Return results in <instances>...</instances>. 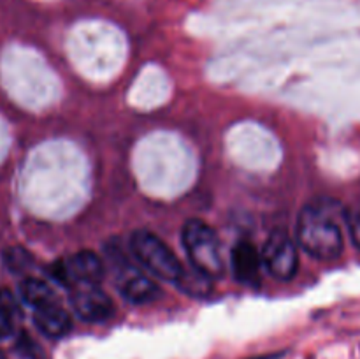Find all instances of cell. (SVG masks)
<instances>
[{"label": "cell", "instance_id": "1", "mask_svg": "<svg viewBox=\"0 0 360 359\" xmlns=\"http://www.w3.org/2000/svg\"><path fill=\"white\" fill-rule=\"evenodd\" d=\"M343 220H347V211L338 201L313 199L299 215L297 243L315 259H338L345 245Z\"/></svg>", "mask_w": 360, "mask_h": 359}, {"label": "cell", "instance_id": "2", "mask_svg": "<svg viewBox=\"0 0 360 359\" xmlns=\"http://www.w3.org/2000/svg\"><path fill=\"white\" fill-rule=\"evenodd\" d=\"M181 234L183 245H185L186 256L192 266L213 280L220 278L225 271V264L221 243L217 232L202 220L192 218L183 225Z\"/></svg>", "mask_w": 360, "mask_h": 359}, {"label": "cell", "instance_id": "3", "mask_svg": "<svg viewBox=\"0 0 360 359\" xmlns=\"http://www.w3.org/2000/svg\"><path fill=\"white\" fill-rule=\"evenodd\" d=\"M130 250L134 257L155 277L167 282H178L185 267L176 253L150 231H136L130 238Z\"/></svg>", "mask_w": 360, "mask_h": 359}, {"label": "cell", "instance_id": "4", "mask_svg": "<svg viewBox=\"0 0 360 359\" xmlns=\"http://www.w3.org/2000/svg\"><path fill=\"white\" fill-rule=\"evenodd\" d=\"M49 271L60 284L77 287V285H97L104 278L105 266L95 252L79 250L65 259L56 260Z\"/></svg>", "mask_w": 360, "mask_h": 359}, {"label": "cell", "instance_id": "5", "mask_svg": "<svg viewBox=\"0 0 360 359\" xmlns=\"http://www.w3.org/2000/svg\"><path fill=\"white\" fill-rule=\"evenodd\" d=\"M262 263L274 278L290 280L299 267L297 245L285 231H274L264 243Z\"/></svg>", "mask_w": 360, "mask_h": 359}, {"label": "cell", "instance_id": "6", "mask_svg": "<svg viewBox=\"0 0 360 359\" xmlns=\"http://www.w3.org/2000/svg\"><path fill=\"white\" fill-rule=\"evenodd\" d=\"M116 287H118L120 294L130 303L136 305H143V303H150L158 298L160 289H158L157 282L151 280L144 271L136 267L130 263H120L118 271H116Z\"/></svg>", "mask_w": 360, "mask_h": 359}, {"label": "cell", "instance_id": "7", "mask_svg": "<svg viewBox=\"0 0 360 359\" xmlns=\"http://www.w3.org/2000/svg\"><path fill=\"white\" fill-rule=\"evenodd\" d=\"M74 312L86 322H104L115 313L111 298L97 285H77L70 294Z\"/></svg>", "mask_w": 360, "mask_h": 359}, {"label": "cell", "instance_id": "8", "mask_svg": "<svg viewBox=\"0 0 360 359\" xmlns=\"http://www.w3.org/2000/svg\"><path fill=\"white\" fill-rule=\"evenodd\" d=\"M262 264V253L257 250V246L252 241L241 239V241L236 243L231 252V266L236 280L243 282V284L257 282Z\"/></svg>", "mask_w": 360, "mask_h": 359}, {"label": "cell", "instance_id": "9", "mask_svg": "<svg viewBox=\"0 0 360 359\" xmlns=\"http://www.w3.org/2000/svg\"><path fill=\"white\" fill-rule=\"evenodd\" d=\"M34 322L37 329L48 338L65 336L70 327H72V320H70L69 313L62 306L55 305V303L35 310Z\"/></svg>", "mask_w": 360, "mask_h": 359}, {"label": "cell", "instance_id": "10", "mask_svg": "<svg viewBox=\"0 0 360 359\" xmlns=\"http://www.w3.org/2000/svg\"><path fill=\"white\" fill-rule=\"evenodd\" d=\"M20 296L27 305L34 306L35 310L55 303L53 289L44 280H39V278H25L20 284Z\"/></svg>", "mask_w": 360, "mask_h": 359}, {"label": "cell", "instance_id": "11", "mask_svg": "<svg viewBox=\"0 0 360 359\" xmlns=\"http://www.w3.org/2000/svg\"><path fill=\"white\" fill-rule=\"evenodd\" d=\"M211 280H213V278L200 273L199 270L193 267V270L190 271H183V275L179 277V280L176 282V284H178V287L183 289L186 294L200 298V296H207L211 292Z\"/></svg>", "mask_w": 360, "mask_h": 359}, {"label": "cell", "instance_id": "12", "mask_svg": "<svg viewBox=\"0 0 360 359\" xmlns=\"http://www.w3.org/2000/svg\"><path fill=\"white\" fill-rule=\"evenodd\" d=\"M2 259L7 270L13 271V273H23L34 264V257L23 246H11V248L4 250Z\"/></svg>", "mask_w": 360, "mask_h": 359}, {"label": "cell", "instance_id": "13", "mask_svg": "<svg viewBox=\"0 0 360 359\" xmlns=\"http://www.w3.org/2000/svg\"><path fill=\"white\" fill-rule=\"evenodd\" d=\"M16 351L20 352L21 358L25 359H42V351L27 333H21L16 341Z\"/></svg>", "mask_w": 360, "mask_h": 359}, {"label": "cell", "instance_id": "14", "mask_svg": "<svg viewBox=\"0 0 360 359\" xmlns=\"http://www.w3.org/2000/svg\"><path fill=\"white\" fill-rule=\"evenodd\" d=\"M347 225L352 241L357 248H360V208H355L354 211L347 213Z\"/></svg>", "mask_w": 360, "mask_h": 359}, {"label": "cell", "instance_id": "15", "mask_svg": "<svg viewBox=\"0 0 360 359\" xmlns=\"http://www.w3.org/2000/svg\"><path fill=\"white\" fill-rule=\"evenodd\" d=\"M0 306H2L6 312H9L13 317L20 315L21 313L16 298H14V294L9 289H0Z\"/></svg>", "mask_w": 360, "mask_h": 359}, {"label": "cell", "instance_id": "16", "mask_svg": "<svg viewBox=\"0 0 360 359\" xmlns=\"http://www.w3.org/2000/svg\"><path fill=\"white\" fill-rule=\"evenodd\" d=\"M13 334V315L0 306V338Z\"/></svg>", "mask_w": 360, "mask_h": 359}, {"label": "cell", "instance_id": "17", "mask_svg": "<svg viewBox=\"0 0 360 359\" xmlns=\"http://www.w3.org/2000/svg\"><path fill=\"white\" fill-rule=\"evenodd\" d=\"M283 354H280V352H273V354H262V355H253V358H248V359H278L281 358Z\"/></svg>", "mask_w": 360, "mask_h": 359}, {"label": "cell", "instance_id": "18", "mask_svg": "<svg viewBox=\"0 0 360 359\" xmlns=\"http://www.w3.org/2000/svg\"><path fill=\"white\" fill-rule=\"evenodd\" d=\"M0 359H6V358H4V354H2V351H0Z\"/></svg>", "mask_w": 360, "mask_h": 359}]
</instances>
